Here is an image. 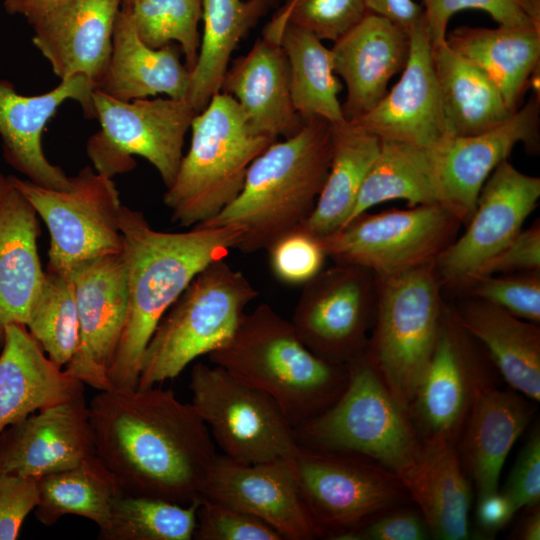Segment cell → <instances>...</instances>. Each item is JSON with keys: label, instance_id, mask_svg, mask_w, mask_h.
<instances>
[{"label": "cell", "instance_id": "ee69618b", "mask_svg": "<svg viewBox=\"0 0 540 540\" xmlns=\"http://www.w3.org/2000/svg\"><path fill=\"white\" fill-rule=\"evenodd\" d=\"M274 276L289 285H303L323 270L326 253L318 237L297 227L267 249Z\"/></svg>", "mask_w": 540, "mask_h": 540}, {"label": "cell", "instance_id": "ac0fdd59", "mask_svg": "<svg viewBox=\"0 0 540 540\" xmlns=\"http://www.w3.org/2000/svg\"><path fill=\"white\" fill-rule=\"evenodd\" d=\"M78 308L81 347L63 368L97 391L114 389L108 367L128 308L127 269L122 253L83 261L69 270Z\"/></svg>", "mask_w": 540, "mask_h": 540}, {"label": "cell", "instance_id": "d6986e66", "mask_svg": "<svg viewBox=\"0 0 540 540\" xmlns=\"http://www.w3.org/2000/svg\"><path fill=\"white\" fill-rule=\"evenodd\" d=\"M201 496L260 519L283 540L320 538L286 460L246 464L218 454Z\"/></svg>", "mask_w": 540, "mask_h": 540}, {"label": "cell", "instance_id": "7c38bea8", "mask_svg": "<svg viewBox=\"0 0 540 540\" xmlns=\"http://www.w3.org/2000/svg\"><path fill=\"white\" fill-rule=\"evenodd\" d=\"M461 221L440 204L358 215L318 237L336 263L363 267L377 276L398 274L436 261L456 238Z\"/></svg>", "mask_w": 540, "mask_h": 540}, {"label": "cell", "instance_id": "9f6ffc18", "mask_svg": "<svg viewBox=\"0 0 540 540\" xmlns=\"http://www.w3.org/2000/svg\"><path fill=\"white\" fill-rule=\"evenodd\" d=\"M9 185H10V182H9L8 177L7 178L4 177V175L0 172V198L5 193Z\"/></svg>", "mask_w": 540, "mask_h": 540}, {"label": "cell", "instance_id": "ffe728a7", "mask_svg": "<svg viewBox=\"0 0 540 540\" xmlns=\"http://www.w3.org/2000/svg\"><path fill=\"white\" fill-rule=\"evenodd\" d=\"M94 87L84 76L62 79L52 90L22 95L8 80L0 78V137L7 163L39 186L64 190L71 177L45 156L42 134L48 121L67 100L77 101L84 115L95 118Z\"/></svg>", "mask_w": 540, "mask_h": 540}, {"label": "cell", "instance_id": "11a10c76", "mask_svg": "<svg viewBox=\"0 0 540 540\" xmlns=\"http://www.w3.org/2000/svg\"><path fill=\"white\" fill-rule=\"evenodd\" d=\"M525 512L510 534L509 539L539 540L540 539V504L525 507Z\"/></svg>", "mask_w": 540, "mask_h": 540}, {"label": "cell", "instance_id": "4dcf8cb0", "mask_svg": "<svg viewBox=\"0 0 540 540\" xmlns=\"http://www.w3.org/2000/svg\"><path fill=\"white\" fill-rule=\"evenodd\" d=\"M455 311L462 327L482 345L509 387L539 402V326L477 298Z\"/></svg>", "mask_w": 540, "mask_h": 540}, {"label": "cell", "instance_id": "e0dca14e", "mask_svg": "<svg viewBox=\"0 0 540 540\" xmlns=\"http://www.w3.org/2000/svg\"><path fill=\"white\" fill-rule=\"evenodd\" d=\"M540 100L536 91L503 124L484 133L444 137L426 148L439 204L462 224L470 220L479 193L493 170L518 143L536 150Z\"/></svg>", "mask_w": 540, "mask_h": 540}, {"label": "cell", "instance_id": "6f0895ef", "mask_svg": "<svg viewBox=\"0 0 540 540\" xmlns=\"http://www.w3.org/2000/svg\"><path fill=\"white\" fill-rule=\"evenodd\" d=\"M120 1H121V5H123V4L129 3V2H131V1H133V0H120Z\"/></svg>", "mask_w": 540, "mask_h": 540}, {"label": "cell", "instance_id": "cb8c5ba5", "mask_svg": "<svg viewBox=\"0 0 540 540\" xmlns=\"http://www.w3.org/2000/svg\"><path fill=\"white\" fill-rule=\"evenodd\" d=\"M334 73L347 88L342 111L354 121L371 111L401 73L410 54V34L390 20L367 13L330 49Z\"/></svg>", "mask_w": 540, "mask_h": 540}, {"label": "cell", "instance_id": "7dc6e473", "mask_svg": "<svg viewBox=\"0 0 540 540\" xmlns=\"http://www.w3.org/2000/svg\"><path fill=\"white\" fill-rule=\"evenodd\" d=\"M428 526L418 508L406 504L386 510L336 540H426Z\"/></svg>", "mask_w": 540, "mask_h": 540}, {"label": "cell", "instance_id": "60d3db41", "mask_svg": "<svg viewBox=\"0 0 540 540\" xmlns=\"http://www.w3.org/2000/svg\"><path fill=\"white\" fill-rule=\"evenodd\" d=\"M121 6L128 9L138 36L149 47L177 43L191 72L200 47L201 0H133Z\"/></svg>", "mask_w": 540, "mask_h": 540}, {"label": "cell", "instance_id": "f35d334b", "mask_svg": "<svg viewBox=\"0 0 540 540\" xmlns=\"http://www.w3.org/2000/svg\"><path fill=\"white\" fill-rule=\"evenodd\" d=\"M26 327L58 367L64 368L78 354L81 347L80 321L69 271L47 266Z\"/></svg>", "mask_w": 540, "mask_h": 540}, {"label": "cell", "instance_id": "ab89813d", "mask_svg": "<svg viewBox=\"0 0 540 540\" xmlns=\"http://www.w3.org/2000/svg\"><path fill=\"white\" fill-rule=\"evenodd\" d=\"M199 499L183 505L159 498L120 494L111 504L100 540H191Z\"/></svg>", "mask_w": 540, "mask_h": 540}, {"label": "cell", "instance_id": "9a60e30c", "mask_svg": "<svg viewBox=\"0 0 540 540\" xmlns=\"http://www.w3.org/2000/svg\"><path fill=\"white\" fill-rule=\"evenodd\" d=\"M375 306L374 274L336 263L303 284L290 321L315 355L348 364L365 353Z\"/></svg>", "mask_w": 540, "mask_h": 540}, {"label": "cell", "instance_id": "9c48e42d", "mask_svg": "<svg viewBox=\"0 0 540 540\" xmlns=\"http://www.w3.org/2000/svg\"><path fill=\"white\" fill-rule=\"evenodd\" d=\"M292 466L320 538L336 540L378 514L411 502L397 474L360 454L299 445Z\"/></svg>", "mask_w": 540, "mask_h": 540}, {"label": "cell", "instance_id": "7402d4cb", "mask_svg": "<svg viewBox=\"0 0 540 540\" xmlns=\"http://www.w3.org/2000/svg\"><path fill=\"white\" fill-rule=\"evenodd\" d=\"M120 8V0H68L30 22L32 42L60 80L84 76L97 89Z\"/></svg>", "mask_w": 540, "mask_h": 540}, {"label": "cell", "instance_id": "7a4b0ae2", "mask_svg": "<svg viewBox=\"0 0 540 540\" xmlns=\"http://www.w3.org/2000/svg\"><path fill=\"white\" fill-rule=\"evenodd\" d=\"M119 229L128 308L108 377L115 389H136L146 346L164 314L200 271L237 248L243 231L226 225L161 232L142 212L123 205Z\"/></svg>", "mask_w": 540, "mask_h": 540}, {"label": "cell", "instance_id": "5bb4252c", "mask_svg": "<svg viewBox=\"0 0 540 540\" xmlns=\"http://www.w3.org/2000/svg\"><path fill=\"white\" fill-rule=\"evenodd\" d=\"M496 372L456 311L444 305L434 349L408 409L422 442L456 445L477 390L496 382Z\"/></svg>", "mask_w": 540, "mask_h": 540}, {"label": "cell", "instance_id": "f1b7e54d", "mask_svg": "<svg viewBox=\"0 0 540 540\" xmlns=\"http://www.w3.org/2000/svg\"><path fill=\"white\" fill-rule=\"evenodd\" d=\"M400 479L410 500L423 515L431 538H472L471 484L456 445L444 441L423 442L418 460Z\"/></svg>", "mask_w": 540, "mask_h": 540}, {"label": "cell", "instance_id": "bcb514c9", "mask_svg": "<svg viewBox=\"0 0 540 540\" xmlns=\"http://www.w3.org/2000/svg\"><path fill=\"white\" fill-rule=\"evenodd\" d=\"M421 2L424 5V19L432 44L446 41L447 26L451 17L466 9L483 11L502 26L535 25L523 11L519 0H421Z\"/></svg>", "mask_w": 540, "mask_h": 540}, {"label": "cell", "instance_id": "484cf974", "mask_svg": "<svg viewBox=\"0 0 540 540\" xmlns=\"http://www.w3.org/2000/svg\"><path fill=\"white\" fill-rule=\"evenodd\" d=\"M221 91L241 107L251 131L277 141L289 138L304 125L290 92V75L282 47L264 37L233 61Z\"/></svg>", "mask_w": 540, "mask_h": 540}, {"label": "cell", "instance_id": "277c9868", "mask_svg": "<svg viewBox=\"0 0 540 540\" xmlns=\"http://www.w3.org/2000/svg\"><path fill=\"white\" fill-rule=\"evenodd\" d=\"M332 124L315 117L293 136L269 145L250 164L235 199L199 227L236 225L237 249L266 250L310 215L327 178Z\"/></svg>", "mask_w": 540, "mask_h": 540}, {"label": "cell", "instance_id": "2e32d148", "mask_svg": "<svg viewBox=\"0 0 540 540\" xmlns=\"http://www.w3.org/2000/svg\"><path fill=\"white\" fill-rule=\"evenodd\" d=\"M540 198V178L507 160L489 175L464 234L436 259L442 285L468 289L480 268L521 230Z\"/></svg>", "mask_w": 540, "mask_h": 540}, {"label": "cell", "instance_id": "8d00e7d4", "mask_svg": "<svg viewBox=\"0 0 540 540\" xmlns=\"http://www.w3.org/2000/svg\"><path fill=\"white\" fill-rule=\"evenodd\" d=\"M37 482L38 503L33 513L45 526L54 525L65 515H76L102 527L113 500L122 494L96 454L73 467L46 474Z\"/></svg>", "mask_w": 540, "mask_h": 540}, {"label": "cell", "instance_id": "8992f818", "mask_svg": "<svg viewBox=\"0 0 540 540\" xmlns=\"http://www.w3.org/2000/svg\"><path fill=\"white\" fill-rule=\"evenodd\" d=\"M374 278L375 315L364 354L394 399L408 410L438 337L442 283L436 261Z\"/></svg>", "mask_w": 540, "mask_h": 540}, {"label": "cell", "instance_id": "603a6c76", "mask_svg": "<svg viewBox=\"0 0 540 540\" xmlns=\"http://www.w3.org/2000/svg\"><path fill=\"white\" fill-rule=\"evenodd\" d=\"M431 48L424 19L410 33V54L398 82L371 111L353 122L382 142L430 148L444 138Z\"/></svg>", "mask_w": 540, "mask_h": 540}, {"label": "cell", "instance_id": "7bdbcfd3", "mask_svg": "<svg viewBox=\"0 0 540 540\" xmlns=\"http://www.w3.org/2000/svg\"><path fill=\"white\" fill-rule=\"evenodd\" d=\"M468 290L473 298L524 320L540 322V271L481 277Z\"/></svg>", "mask_w": 540, "mask_h": 540}, {"label": "cell", "instance_id": "30bf717a", "mask_svg": "<svg viewBox=\"0 0 540 540\" xmlns=\"http://www.w3.org/2000/svg\"><path fill=\"white\" fill-rule=\"evenodd\" d=\"M191 405L222 454L246 464L283 459L293 464L296 431L279 405L224 368L203 362L191 370Z\"/></svg>", "mask_w": 540, "mask_h": 540}, {"label": "cell", "instance_id": "74e56055", "mask_svg": "<svg viewBox=\"0 0 540 540\" xmlns=\"http://www.w3.org/2000/svg\"><path fill=\"white\" fill-rule=\"evenodd\" d=\"M397 199L409 207L439 204L426 148L381 141L345 224L374 205Z\"/></svg>", "mask_w": 540, "mask_h": 540}, {"label": "cell", "instance_id": "5b68a950", "mask_svg": "<svg viewBox=\"0 0 540 540\" xmlns=\"http://www.w3.org/2000/svg\"><path fill=\"white\" fill-rule=\"evenodd\" d=\"M191 144L163 201L181 227L199 225L241 191L250 164L273 140L254 134L237 101L222 91L191 123Z\"/></svg>", "mask_w": 540, "mask_h": 540}, {"label": "cell", "instance_id": "c3c4849f", "mask_svg": "<svg viewBox=\"0 0 540 540\" xmlns=\"http://www.w3.org/2000/svg\"><path fill=\"white\" fill-rule=\"evenodd\" d=\"M517 513L540 501V429L534 425L501 491Z\"/></svg>", "mask_w": 540, "mask_h": 540}, {"label": "cell", "instance_id": "6da1fadb", "mask_svg": "<svg viewBox=\"0 0 540 540\" xmlns=\"http://www.w3.org/2000/svg\"><path fill=\"white\" fill-rule=\"evenodd\" d=\"M95 454L122 494L199 499L218 455L208 427L171 389L98 391L88 403Z\"/></svg>", "mask_w": 540, "mask_h": 540}, {"label": "cell", "instance_id": "4fadbf2b", "mask_svg": "<svg viewBox=\"0 0 540 540\" xmlns=\"http://www.w3.org/2000/svg\"><path fill=\"white\" fill-rule=\"evenodd\" d=\"M8 179L48 228V267L69 271L83 261L121 252L122 205L107 175L85 167L71 177V186L64 190L45 188L16 176Z\"/></svg>", "mask_w": 540, "mask_h": 540}, {"label": "cell", "instance_id": "d6a6232c", "mask_svg": "<svg viewBox=\"0 0 540 540\" xmlns=\"http://www.w3.org/2000/svg\"><path fill=\"white\" fill-rule=\"evenodd\" d=\"M431 57L444 137L484 133L513 114L492 81L446 41L432 44Z\"/></svg>", "mask_w": 540, "mask_h": 540}, {"label": "cell", "instance_id": "836d02e7", "mask_svg": "<svg viewBox=\"0 0 540 540\" xmlns=\"http://www.w3.org/2000/svg\"><path fill=\"white\" fill-rule=\"evenodd\" d=\"M262 37L279 44L286 55L292 103L303 122L315 117L331 124L346 121L330 49L311 32L273 17Z\"/></svg>", "mask_w": 540, "mask_h": 540}, {"label": "cell", "instance_id": "f546056e", "mask_svg": "<svg viewBox=\"0 0 540 540\" xmlns=\"http://www.w3.org/2000/svg\"><path fill=\"white\" fill-rule=\"evenodd\" d=\"M173 44L158 49L146 45L138 36L128 9L121 6L110 60L97 90L122 101L159 94L186 99L190 71L180 60L179 47Z\"/></svg>", "mask_w": 540, "mask_h": 540}, {"label": "cell", "instance_id": "db71d44e", "mask_svg": "<svg viewBox=\"0 0 540 540\" xmlns=\"http://www.w3.org/2000/svg\"><path fill=\"white\" fill-rule=\"evenodd\" d=\"M68 0H3L9 14L24 16L30 23Z\"/></svg>", "mask_w": 540, "mask_h": 540}, {"label": "cell", "instance_id": "e575fe53", "mask_svg": "<svg viewBox=\"0 0 540 540\" xmlns=\"http://www.w3.org/2000/svg\"><path fill=\"white\" fill-rule=\"evenodd\" d=\"M381 140L353 121L332 124L330 168L314 209L298 227L326 236L348 220Z\"/></svg>", "mask_w": 540, "mask_h": 540}, {"label": "cell", "instance_id": "f6af8a7d", "mask_svg": "<svg viewBox=\"0 0 540 540\" xmlns=\"http://www.w3.org/2000/svg\"><path fill=\"white\" fill-rule=\"evenodd\" d=\"M196 540H283L260 519L239 509L200 496L196 511Z\"/></svg>", "mask_w": 540, "mask_h": 540}, {"label": "cell", "instance_id": "816d5d0a", "mask_svg": "<svg viewBox=\"0 0 540 540\" xmlns=\"http://www.w3.org/2000/svg\"><path fill=\"white\" fill-rule=\"evenodd\" d=\"M476 501V522L484 539L496 535L516 514L499 490Z\"/></svg>", "mask_w": 540, "mask_h": 540}, {"label": "cell", "instance_id": "8fae6325", "mask_svg": "<svg viewBox=\"0 0 540 540\" xmlns=\"http://www.w3.org/2000/svg\"><path fill=\"white\" fill-rule=\"evenodd\" d=\"M95 119L87 153L97 172L112 177L135 166L141 156L158 171L166 188L177 175L186 133L197 114L186 99L155 98L122 101L93 91Z\"/></svg>", "mask_w": 540, "mask_h": 540}, {"label": "cell", "instance_id": "d590c367", "mask_svg": "<svg viewBox=\"0 0 540 540\" xmlns=\"http://www.w3.org/2000/svg\"><path fill=\"white\" fill-rule=\"evenodd\" d=\"M267 7L261 0H201L203 33L186 97L196 113L221 91L234 49Z\"/></svg>", "mask_w": 540, "mask_h": 540}, {"label": "cell", "instance_id": "1f68e13d", "mask_svg": "<svg viewBox=\"0 0 540 540\" xmlns=\"http://www.w3.org/2000/svg\"><path fill=\"white\" fill-rule=\"evenodd\" d=\"M446 43L492 81L512 113L520 107L539 67L540 27L460 26L446 36Z\"/></svg>", "mask_w": 540, "mask_h": 540}, {"label": "cell", "instance_id": "44dd1931", "mask_svg": "<svg viewBox=\"0 0 540 540\" xmlns=\"http://www.w3.org/2000/svg\"><path fill=\"white\" fill-rule=\"evenodd\" d=\"M92 455L85 394L32 413L0 433V474L38 479Z\"/></svg>", "mask_w": 540, "mask_h": 540}, {"label": "cell", "instance_id": "83f0119b", "mask_svg": "<svg viewBox=\"0 0 540 540\" xmlns=\"http://www.w3.org/2000/svg\"><path fill=\"white\" fill-rule=\"evenodd\" d=\"M39 233L37 213L10 183L0 198V349L8 325L26 326L40 292Z\"/></svg>", "mask_w": 540, "mask_h": 540}, {"label": "cell", "instance_id": "f907efd6", "mask_svg": "<svg viewBox=\"0 0 540 540\" xmlns=\"http://www.w3.org/2000/svg\"><path fill=\"white\" fill-rule=\"evenodd\" d=\"M531 271H540L539 221L528 229L521 230L507 245L492 256L480 268L474 282L486 276Z\"/></svg>", "mask_w": 540, "mask_h": 540}, {"label": "cell", "instance_id": "52a82bcc", "mask_svg": "<svg viewBox=\"0 0 540 540\" xmlns=\"http://www.w3.org/2000/svg\"><path fill=\"white\" fill-rule=\"evenodd\" d=\"M224 259L200 271L164 314L146 346L137 388L176 378L232 336L259 293Z\"/></svg>", "mask_w": 540, "mask_h": 540}, {"label": "cell", "instance_id": "680465c9", "mask_svg": "<svg viewBox=\"0 0 540 540\" xmlns=\"http://www.w3.org/2000/svg\"><path fill=\"white\" fill-rule=\"evenodd\" d=\"M262 2H264L266 5L269 6V4L273 1V0H261Z\"/></svg>", "mask_w": 540, "mask_h": 540}, {"label": "cell", "instance_id": "3957f363", "mask_svg": "<svg viewBox=\"0 0 540 540\" xmlns=\"http://www.w3.org/2000/svg\"><path fill=\"white\" fill-rule=\"evenodd\" d=\"M208 359L269 395L295 430L328 410L349 379L347 364L315 355L291 321L266 303L244 313L232 336Z\"/></svg>", "mask_w": 540, "mask_h": 540}, {"label": "cell", "instance_id": "4316f807", "mask_svg": "<svg viewBox=\"0 0 540 540\" xmlns=\"http://www.w3.org/2000/svg\"><path fill=\"white\" fill-rule=\"evenodd\" d=\"M85 384L55 365L27 327H6L0 353V433L30 414L84 393Z\"/></svg>", "mask_w": 540, "mask_h": 540}, {"label": "cell", "instance_id": "ba28073f", "mask_svg": "<svg viewBox=\"0 0 540 540\" xmlns=\"http://www.w3.org/2000/svg\"><path fill=\"white\" fill-rule=\"evenodd\" d=\"M340 398L296 431L302 447L368 457L401 478L416 463L423 442L408 410L392 396L365 354L347 364Z\"/></svg>", "mask_w": 540, "mask_h": 540}, {"label": "cell", "instance_id": "d4e9b609", "mask_svg": "<svg viewBox=\"0 0 540 540\" xmlns=\"http://www.w3.org/2000/svg\"><path fill=\"white\" fill-rule=\"evenodd\" d=\"M536 402L497 381L480 387L456 444L476 499L499 490L506 458L537 411Z\"/></svg>", "mask_w": 540, "mask_h": 540}, {"label": "cell", "instance_id": "b9f144b4", "mask_svg": "<svg viewBox=\"0 0 540 540\" xmlns=\"http://www.w3.org/2000/svg\"><path fill=\"white\" fill-rule=\"evenodd\" d=\"M367 13L364 0H287L273 18L336 42Z\"/></svg>", "mask_w": 540, "mask_h": 540}, {"label": "cell", "instance_id": "f5cc1de1", "mask_svg": "<svg viewBox=\"0 0 540 540\" xmlns=\"http://www.w3.org/2000/svg\"><path fill=\"white\" fill-rule=\"evenodd\" d=\"M369 13L380 15L409 34L424 22V11L413 0H364Z\"/></svg>", "mask_w": 540, "mask_h": 540}, {"label": "cell", "instance_id": "681fc988", "mask_svg": "<svg viewBox=\"0 0 540 540\" xmlns=\"http://www.w3.org/2000/svg\"><path fill=\"white\" fill-rule=\"evenodd\" d=\"M37 503L36 478L0 474V540L17 539L23 522Z\"/></svg>", "mask_w": 540, "mask_h": 540}]
</instances>
